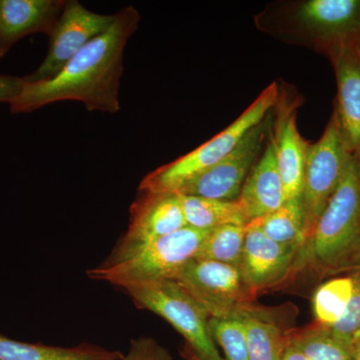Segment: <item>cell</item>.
<instances>
[{"instance_id": "f1b7e54d", "label": "cell", "mask_w": 360, "mask_h": 360, "mask_svg": "<svg viewBox=\"0 0 360 360\" xmlns=\"http://www.w3.org/2000/svg\"><path fill=\"white\" fill-rule=\"evenodd\" d=\"M352 359L360 360V333L355 338L354 345L352 347Z\"/></svg>"}, {"instance_id": "484cf974", "label": "cell", "mask_w": 360, "mask_h": 360, "mask_svg": "<svg viewBox=\"0 0 360 360\" xmlns=\"http://www.w3.org/2000/svg\"><path fill=\"white\" fill-rule=\"evenodd\" d=\"M122 360H170L167 350L150 338L134 340L127 356Z\"/></svg>"}, {"instance_id": "44dd1931", "label": "cell", "mask_w": 360, "mask_h": 360, "mask_svg": "<svg viewBox=\"0 0 360 360\" xmlns=\"http://www.w3.org/2000/svg\"><path fill=\"white\" fill-rule=\"evenodd\" d=\"M354 290V276H347L330 279L315 290L312 309L319 326L331 328L342 319Z\"/></svg>"}, {"instance_id": "ba28073f", "label": "cell", "mask_w": 360, "mask_h": 360, "mask_svg": "<svg viewBox=\"0 0 360 360\" xmlns=\"http://www.w3.org/2000/svg\"><path fill=\"white\" fill-rule=\"evenodd\" d=\"M115 14H99L85 8L77 0L66 1L65 9L49 33V46L41 65L25 82H45L58 75L75 54L108 30Z\"/></svg>"}, {"instance_id": "30bf717a", "label": "cell", "mask_w": 360, "mask_h": 360, "mask_svg": "<svg viewBox=\"0 0 360 360\" xmlns=\"http://www.w3.org/2000/svg\"><path fill=\"white\" fill-rule=\"evenodd\" d=\"M269 115L252 127L224 160L182 186L176 193L212 200H238L243 184L257 163L265 136L269 134Z\"/></svg>"}, {"instance_id": "4316f807", "label": "cell", "mask_w": 360, "mask_h": 360, "mask_svg": "<svg viewBox=\"0 0 360 360\" xmlns=\"http://www.w3.org/2000/svg\"><path fill=\"white\" fill-rule=\"evenodd\" d=\"M25 84L23 77L0 75V103H11L20 96Z\"/></svg>"}, {"instance_id": "2e32d148", "label": "cell", "mask_w": 360, "mask_h": 360, "mask_svg": "<svg viewBox=\"0 0 360 360\" xmlns=\"http://www.w3.org/2000/svg\"><path fill=\"white\" fill-rule=\"evenodd\" d=\"M272 136L285 201L300 198L310 143L298 131L295 111H288L286 117L276 123V129L272 132Z\"/></svg>"}, {"instance_id": "f546056e", "label": "cell", "mask_w": 360, "mask_h": 360, "mask_svg": "<svg viewBox=\"0 0 360 360\" xmlns=\"http://www.w3.org/2000/svg\"><path fill=\"white\" fill-rule=\"evenodd\" d=\"M354 44L355 45H356L357 49H359L360 52V32L359 33V35H357V37H355Z\"/></svg>"}, {"instance_id": "4fadbf2b", "label": "cell", "mask_w": 360, "mask_h": 360, "mask_svg": "<svg viewBox=\"0 0 360 360\" xmlns=\"http://www.w3.org/2000/svg\"><path fill=\"white\" fill-rule=\"evenodd\" d=\"M326 56L335 68L338 84L333 115L348 151L360 161V52L354 39Z\"/></svg>"}, {"instance_id": "ffe728a7", "label": "cell", "mask_w": 360, "mask_h": 360, "mask_svg": "<svg viewBox=\"0 0 360 360\" xmlns=\"http://www.w3.org/2000/svg\"><path fill=\"white\" fill-rule=\"evenodd\" d=\"M255 220L271 240L302 250L307 238L302 196L285 201L276 212Z\"/></svg>"}, {"instance_id": "ac0fdd59", "label": "cell", "mask_w": 360, "mask_h": 360, "mask_svg": "<svg viewBox=\"0 0 360 360\" xmlns=\"http://www.w3.org/2000/svg\"><path fill=\"white\" fill-rule=\"evenodd\" d=\"M248 333V360H281L288 338L264 310L250 304L238 310Z\"/></svg>"}, {"instance_id": "e0dca14e", "label": "cell", "mask_w": 360, "mask_h": 360, "mask_svg": "<svg viewBox=\"0 0 360 360\" xmlns=\"http://www.w3.org/2000/svg\"><path fill=\"white\" fill-rule=\"evenodd\" d=\"M187 226L210 231L224 225L245 226L250 217L240 201L219 200L179 194Z\"/></svg>"}, {"instance_id": "3957f363", "label": "cell", "mask_w": 360, "mask_h": 360, "mask_svg": "<svg viewBox=\"0 0 360 360\" xmlns=\"http://www.w3.org/2000/svg\"><path fill=\"white\" fill-rule=\"evenodd\" d=\"M297 262L322 274L360 267V161L354 156Z\"/></svg>"}, {"instance_id": "52a82bcc", "label": "cell", "mask_w": 360, "mask_h": 360, "mask_svg": "<svg viewBox=\"0 0 360 360\" xmlns=\"http://www.w3.org/2000/svg\"><path fill=\"white\" fill-rule=\"evenodd\" d=\"M352 156L333 115L321 139L310 143L307 151L302 193L305 243L338 188Z\"/></svg>"}, {"instance_id": "5b68a950", "label": "cell", "mask_w": 360, "mask_h": 360, "mask_svg": "<svg viewBox=\"0 0 360 360\" xmlns=\"http://www.w3.org/2000/svg\"><path fill=\"white\" fill-rule=\"evenodd\" d=\"M212 231V229H210ZM210 231L186 226L142 246L129 257L105 262L86 272L90 279L122 288L175 279L195 258Z\"/></svg>"}, {"instance_id": "8992f818", "label": "cell", "mask_w": 360, "mask_h": 360, "mask_svg": "<svg viewBox=\"0 0 360 360\" xmlns=\"http://www.w3.org/2000/svg\"><path fill=\"white\" fill-rule=\"evenodd\" d=\"M134 304L160 315L186 338L200 360H224L210 336V316L177 281H158L125 288Z\"/></svg>"}, {"instance_id": "7c38bea8", "label": "cell", "mask_w": 360, "mask_h": 360, "mask_svg": "<svg viewBox=\"0 0 360 360\" xmlns=\"http://www.w3.org/2000/svg\"><path fill=\"white\" fill-rule=\"evenodd\" d=\"M300 250L267 238L257 220L248 224L239 271L253 293L272 288L293 269Z\"/></svg>"}, {"instance_id": "cb8c5ba5", "label": "cell", "mask_w": 360, "mask_h": 360, "mask_svg": "<svg viewBox=\"0 0 360 360\" xmlns=\"http://www.w3.org/2000/svg\"><path fill=\"white\" fill-rule=\"evenodd\" d=\"M208 329L214 343L224 349L226 360H248V333L238 311L227 316L210 317Z\"/></svg>"}, {"instance_id": "7a4b0ae2", "label": "cell", "mask_w": 360, "mask_h": 360, "mask_svg": "<svg viewBox=\"0 0 360 360\" xmlns=\"http://www.w3.org/2000/svg\"><path fill=\"white\" fill-rule=\"evenodd\" d=\"M257 27L281 41L328 56L360 32V0H300L267 6Z\"/></svg>"}, {"instance_id": "d6986e66", "label": "cell", "mask_w": 360, "mask_h": 360, "mask_svg": "<svg viewBox=\"0 0 360 360\" xmlns=\"http://www.w3.org/2000/svg\"><path fill=\"white\" fill-rule=\"evenodd\" d=\"M118 352L84 347L65 348L21 342L0 335V360H122Z\"/></svg>"}, {"instance_id": "83f0119b", "label": "cell", "mask_w": 360, "mask_h": 360, "mask_svg": "<svg viewBox=\"0 0 360 360\" xmlns=\"http://www.w3.org/2000/svg\"><path fill=\"white\" fill-rule=\"evenodd\" d=\"M281 360H309L305 356L304 354L298 349L297 347H295V345H291V343L288 342V347H286L285 350H284V354L283 355V359Z\"/></svg>"}, {"instance_id": "9a60e30c", "label": "cell", "mask_w": 360, "mask_h": 360, "mask_svg": "<svg viewBox=\"0 0 360 360\" xmlns=\"http://www.w3.org/2000/svg\"><path fill=\"white\" fill-rule=\"evenodd\" d=\"M238 200L250 221L276 212L285 202L283 179L277 167L272 131L264 153L248 174Z\"/></svg>"}, {"instance_id": "d4e9b609", "label": "cell", "mask_w": 360, "mask_h": 360, "mask_svg": "<svg viewBox=\"0 0 360 360\" xmlns=\"http://www.w3.org/2000/svg\"><path fill=\"white\" fill-rule=\"evenodd\" d=\"M354 290L347 311L335 326L328 328L336 340L352 350L355 338L360 333V267L354 274Z\"/></svg>"}, {"instance_id": "6da1fadb", "label": "cell", "mask_w": 360, "mask_h": 360, "mask_svg": "<svg viewBox=\"0 0 360 360\" xmlns=\"http://www.w3.org/2000/svg\"><path fill=\"white\" fill-rule=\"evenodd\" d=\"M139 20L132 6L116 13L110 27L85 45L58 75L45 82H25L20 96L9 103L11 113H30L65 101H80L89 111L117 113L123 51Z\"/></svg>"}, {"instance_id": "8fae6325", "label": "cell", "mask_w": 360, "mask_h": 360, "mask_svg": "<svg viewBox=\"0 0 360 360\" xmlns=\"http://www.w3.org/2000/svg\"><path fill=\"white\" fill-rule=\"evenodd\" d=\"M141 193L130 207L129 229L108 262L122 260L151 241L187 226L179 193Z\"/></svg>"}, {"instance_id": "277c9868", "label": "cell", "mask_w": 360, "mask_h": 360, "mask_svg": "<svg viewBox=\"0 0 360 360\" xmlns=\"http://www.w3.org/2000/svg\"><path fill=\"white\" fill-rule=\"evenodd\" d=\"M276 82L265 89L238 120L200 148L162 165L141 180L139 191L177 193L182 186L203 174L229 155L252 127L262 122L278 104Z\"/></svg>"}, {"instance_id": "7402d4cb", "label": "cell", "mask_w": 360, "mask_h": 360, "mask_svg": "<svg viewBox=\"0 0 360 360\" xmlns=\"http://www.w3.org/2000/svg\"><path fill=\"white\" fill-rule=\"evenodd\" d=\"M248 225H224L212 229L201 243L195 258L239 267Z\"/></svg>"}, {"instance_id": "603a6c76", "label": "cell", "mask_w": 360, "mask_h": 360, "mask_svg": "<svg viewBox=\"0 0 360 360\" xmlns=\"http://www.w3.org/2000/svg\"><path fill=\"white\" fill-rule=\"evenodd\" d=\"M309 360H354L352 350L336 340L328 328L317 326L288 338Z\"/></svg>"}, {"instance_id": "5bb4252c", "label": "cell", "mask_w": 360, "mask_h": 360, "mask_svg": "<svg viewBox=\"0 0 360 360\" xmlns=\"http://www.w3.org/2000/svg\"><path fill=\"white\" fill-rule=\"evenodd\" d=\"M65 4V0H0V58L27 35H49Z\"/></svg>"}, {"instance_id": "9c48e42d", "label": "cell", "mask_w": 360, "mask_h": 360, "mask_svg": "<svg viewBox=\"0 0 360 360\" xmlns=\"http://www.w3.org/2000/svg\"><path fill=\"white\" fill-rule=\"evenodd\" d=\"M174 281L202 305L210 317L236 314L250 304L251 295H255L238 267L212 260L193 258Z\"/></svg>"}]
</instances>
